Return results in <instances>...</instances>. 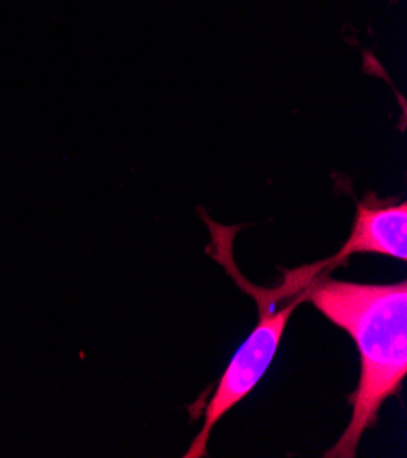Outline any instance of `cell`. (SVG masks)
Instances as JSON below:
<instances>
[{
	"mask_svg": "<svg viewBox=\"0 0 407 458\" xmlns=\"http://www.w3.org/2000/svg\"><path fill=\"white\" fill-rule=\"evenodd\" d=\"M305 300L343 329L360 352V382L351 394L352 417L338 442L324 454L352 458L378 417L384 402L398 394L407 375V284H352L320 274L305 289Z\"/></svg>",
	"mask_w": 407,
	"mask_h": 458,
	"instance_id": "cell-1",
	"label": "cell"
},
{
	"mask_svg": "<svg viewBox=\"0 0 407 458\" xmlns=\"http://www.w3.org/2000/svg\"><path fill=\"white\" fill-rule=\"evenodd\" d=\"M233 274L238 276V284H242L258 300L259 322L250 336L236 351L229 368L225 369L223 377L219 378L217 389L205 409V426L187 451V458H198L207 453V440L214 426L259 384L276 356L282 336L289 324V318L293 316L296 307L305 301L303 291L294 301L280 307V300L287 293V280L282 289L259 291L252 285H247L238 270H233Z\"/></svg>",
	"mask_w": 407,
	"mask_h": 458,
	"instance_id": "cell-2",
	"label": "cell"
},
{
	"mask_svg": "<svg viewBox=\"0 0 407 458\" xmlns=\"http://www.w3.org/2000/svg\"><path fill=\"white\" fill-rule=\"evenodd\" d=\"M352 254H382L400 261L407 259V205L378 201L368 194L356 203V217L349 240L342 250L327 259L329 268L347 261Z\"/></svg>",
	"mask_w": 407,
	"mask_h": 458,
	"instance_id": "cell-3",
	"label": "cell"
}]
</instances>
